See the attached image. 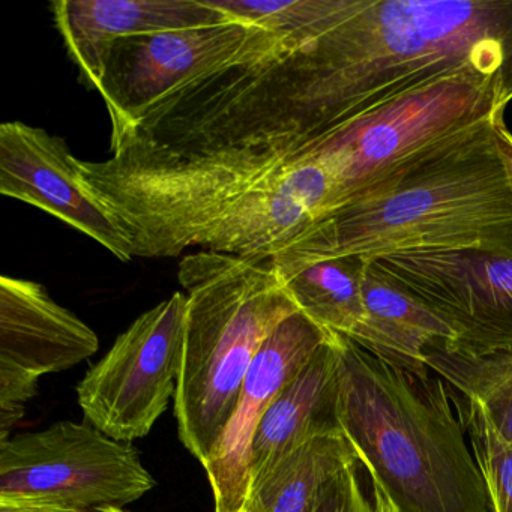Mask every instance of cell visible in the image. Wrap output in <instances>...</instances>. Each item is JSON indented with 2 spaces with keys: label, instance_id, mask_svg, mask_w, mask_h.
<instances>
[{
  "label": "cell",
  "instance_id": "obj_12",
  "mask_svg": "<svg viewBox=\"0 0 512 512\" xmlns=\"http://www.w3.org/2000/svg\"><path fill=\"white\" fill-rule=\"evenodd\" d=\"M332 184L320 164L295 158L239 197L194 247L242 259H266L328 209Z\"/></svg>",
  "mask_w": 512,
  "mask_h": 512
},
{
  "label": "cell",
  "instance_id": "obj_21",
  "mask_svg": "<svg viewBox=\"0 0 512 512\" xmlns=\"http://www.w3.org/2000/svg\"><path fill=\"white\" fill-rule=\"evenodd\" d=\"M353 0H212L232 19L269 31L292 32L320 28L349 10Z\"/></svg>",
  "mask_w": 512,
  "mask_h": 512
},
{
  "label": "cell",
  "instance_id": "obj_3",
  "mask_svg": "<svg viewBox=\"0 0 512 512\" xmlns=\"http://www.w3.org/2000/svg\"><path fill=\"white\" fill-rule=\"evenodd\" d=\"M338 421L398 512H491L445 380L412 373L332 332Z\"/></svg>",
  "mask_w": 512,
  "mask_h": 512
},
{
  "label": "cell",
  "instance_id": "obj_4",
  "mask_svg": "<svg viewBox=\"0 0 512 512\" xmlns=\"http://www.w3.org/2000/svg\"><path fill=\"white\" fill-rule=\"evenodd\" d=\"M179 283L188 304L173 404L179 440L202 463L226 430L257 353L299 308L271 257L190 254Z\"/></svg>",
  "mask_w": 512,
  "mask_h": 512
},
{
  "label": "cell",
  "instance_id": "obj_7",
  "mask_svg": "<svg viewBox=\"0 0 512 512\" xmlns=\"http://www.w3.org/2000/svg\"><path fill=\"white\" fill-rule=\"evenodd\" d=\"M188 298L175 292L134 320L83 376L77 401L86 422L133 443L151 433L175 398Z\"/></svg>",
  "mask_w": 512,
  "mask_h": 512
},
{
  "label": "cell",
  "instance_id": "obj_9",
  "mask_svg": "<svg viewBox=\"0 0 512 512\" xmlns=\"http://www.w3.org/2000/svg\"><path fill=\"white\" fill-rule=\"evenodd\" d=\"M260 28L236 20L116 40L97 88L112 134L127 130L164 98L235 58Z\"/></svg>",
  "mask_w": 512,
  "mask_h": 512
},
{
  "label": "cell",
  "instance_id": "obj_20",
  "mask_svg": "<svg viewBox=\"0 0 512 512\" xmlns=\"http://www.w3.org/2000/svg\"><path fill=\"white\" fill-rule=\"evenodd\" d=\"M451 398L464 431L469 434L491 512H512V443L500 434L475 400L452 394Z\"/></svg>",
  "mask_w": 512,
  "mask_h": 512
},
{
  "label": "cell",
  "instance_id": "obj_5",
  "mask_svg": "<svg viewBox=\"0 0 512 512\" xmlns=\"http://www.w3.org/2000/svg\"><path fill=\"white\" fill-rule=\"evenodd\" d=\"M511 101L488 77H445L343 125L295 158L314 161L328 173L329 211L428 146L505 112Z\"/></svg>",
  "mask_w": 512,
  "mask_h": 512
},
{
  "label": "cell",
  "instance_id": "obj_13",
  "mask_svg": "<svg viewBox=\"0 0 512 512\" xmlns=\"http://www.w3.org/2000/svg\"><path fill=\"white\" fill-rule=\"evenodd\" d=\"M52 13L68 55L89 89L100 85L116 40L236 22L212 0H56Z\"/></svg>",
  "mask_w": 512,
  "mask_h": 512
},
{
  "label": "cell",
  "instance_id": "obj_25",
  "mask_svg": "<svg viewBox=\"0 0 512 512\" xmlns=\"http://www.w3.org/2000/svg\"><path fill=\"white\" fill-rule=\"evenodd\" d=\"M239 512H251V511H248V509H242V511H239Z\"/></svg>",
  "mask_w": 512,
  "mask_h": 512
},
{
  "label": "cell",
  "instance_id": "obj_14",
  "mask_svg": "<svg viewBox=\"0 0 512 512\" xmlns=\"http://www.w3.org/2000/svg\"><path fill=\"white\" fill-rule=\"evenodd\" d=\"M100 349L98 335L46 287L0 278V371L37 380L70 370Z\"/></svg>",
  "mask_w": 512,
  "mask_h": 512
},
{
  "label": "cell",
  "instance_id": "obj_8",
  "mask_svg": "<svg viewBox=\"0 0 512 512\" xmlns=\"http://www.w3.org/2000/svg\"><path fill=\"white\" fill-rule=\"evenodd\" d=\"M362 260L454 331L448 352L466 358L512 355V256L421 251Z\"/></svg>",
  "mask_w": 512,
  "mask_h": 512
},
{
  "label": "cell",
  "instance_id": "obj_16",
  "mask_svg": "<svg viewBox=\"0 0 512 512\" xmlns=\"http://www.w3.org/2000/svg\"><path fill=\"white\" fill-rule=\"evenodd\" d=\"M362 260V259H361ZM365 322L355 343L398 368L425 373L427 352L448 347L454 331L421 302L374 274L362 260Z\"/></svg>",
  "mask_w": 512,
  "mask_h": 512
},
{
  "label": "cell",
  "instance_id": "obj_2",
  "mask_svg": "<svg viewBox=\"0 0 512 512\" xmlns=\"http://www.w3.org/2000/svg\"><path fill=\"white\" fill-rule=\"evenodd\" d=\"M323 137L457 74L512 97V0H356L307 43Z\"/></svg>",
  "mask_w": 512,
  "mask_h": 512
},
{
  "label": "cell",
  "instance_id": "obj_6",
  "mask_svg": "<svg viewBox=\"0 0 512 512\" xmlns=\"http://www.w3.org/2000/svg\"><path fill=\"white\" fill-rule=\"evenodd\" d=\"M155 484L133 443L88 422L59 421L0 442V506L124 508Z\"/></svg>",
  "mask_w": 512,
  "mask_h": 512
},
{
  "label": "cell",
  "instance_id": "obj_11",
  "mask_svg": "<svg viewBox=\"0 0 512 512\" xmlns=\"http://www.w3.org/2000/svg\"><path fill=\"white\" fill-rule=\"evenodd\" d=\"M331 331L304 313L284 320L251 364L226 430L202 466L214 496V512H239L250 493V446L272 401L304 370Z\"/></svg>",
  "mask_w": 512,
  "mask_h": 512
},
{
  "label": "cell",
  "instance_id": "obj_23",
  "mask_svg": "<svg viewBox=\"0 0 512 512\" xmlns=\"http://www.w3.org/2000/svg\"><path fill=\"white\" fill-rule=\"evenodd\" d=\"M497 145H499L500 155H502L503 163L508 170L509 181L512 187V134L503 124V118H500L496 124Z\"/></svg>",
  "mask_w": 512,
  "mask_h": 512
},
{
  "label": "cell",
  "instance_id": "obj_17",
  "mask_svg": "<svg viewBox=\"0 0 512 512\" xmlns=\"http://www.w3.org/2000/svg\"><path fill=\"white\" fill-rule=\"evenodd\" d=\"M359 460L344 433L325 434L296 449L254 482L251 512H314L322 488Z\"/></svg>",
  "mask_w": 512,
  "mask_h": 512
},
{
  "label": "cell",
  "instance_id": "obj_24",
  "mask_svg": "<svg viewBox=\"0 0 512 512\" xmlns=\"http://www.w3.org/2000/svg\"><path fill=\"white\" fill-rule=\"evenodd\" d=\"M0 512H127L122 508H97V509H83V511H61V509H41V508H8V506H0Z\"/></svg>",
  "mask_w": 512,
  "mask_h": 512
},
{
  "label": "cell",
  "instance_id": "obj_15",
  "mask_svg": "<svg viewBox=\"0 0 512 512\" xmlns=\"http://www.w3.org/2000/svg\"><path fill=\"white\" fill-rule=\"evenodd\" d=\"M332 433L343 431L338 421L337 356L331 334L260 421L250 446V487L305 443Z\"/></svg>",
  "mask_w": 512,
  "mask_h": 512
},
{
  "label": "cell",
  "instance_id": "obj_22",
  "mask_svg": "<svg viewBox=\"0 0 512 512\" xmlns=\"http://www.w3.org/2000/svg\"><path fill=\"white\" fill-rule=\"evenodd\" d=\"M314 512L398 511L359 458L322 488Z\"/></svg>",
  "mask_w": 512,
  "mask_h": 512
},
{
  "label": "cell",
  "instance_id": "obj_10",
  "mask_svg": "<svg viewBox=\"0 0 512 512\" xmlns=\"http://www.w3.org/2000/svg\"><path fill=\"white\" fill-rule=\"evenodd\" d=\"M0 193L43 209L103 245L121 262L133 248L103 203L86 187L67 142L25 122L0 127Z\"/></svg>",
  "mask_w": 512,
  "mask_h": 512
},
{
  "label": "cell",
  "instance_id": "obj_19",
  "mask_svg": "<svg viewBox=\"0 0 512 512\" xmlns=\"http://www.w3.org/2000/svg\"><path fill=\"white\" fill-rule=\"evenodd\" d=\"M427 365L463 397L479 403L512 443V355L466 358L439 347L428 350Z\"/></svg>",
  "mask_w": 512,
  "mask_h": 512
},
{
  "label": "cell",
  "instance_id": "obj_1",
  "mask_svg": "<svg viewBox=\"0 0 512 512\" xmlns=\"http://www.w3.org/2000/svg\"><path fill=\"white\" fill-rule=\"evenodd\" d=\"M503 113L407 158L275 251L278 271L320 260L421 251L512 256V187L497 145Z\"/></svg>",
  "mask_w": 512,
  "mask_h": 512
},
{
  "label": "cell",
  "instance_id": "obj_18",
  "mask_svg": "<svg viewBox=\"0 0 512 512\" xmlns=\"http://www.w3.org/2000/svg\"><path fill=\"white\" fill-rule=\"evenodd\" d=\"M277 272L301 313L322 328L355 340L367 316L359 257L320 260Z\"/></svg>",
  "mask_w": 512,
  "mask_h": 512
}]
</instances>
